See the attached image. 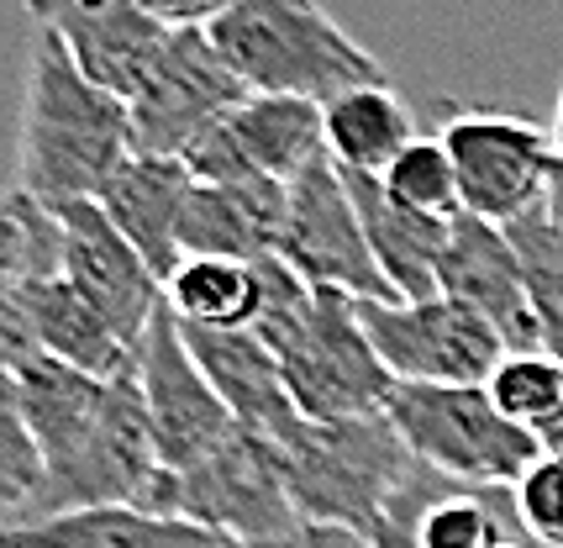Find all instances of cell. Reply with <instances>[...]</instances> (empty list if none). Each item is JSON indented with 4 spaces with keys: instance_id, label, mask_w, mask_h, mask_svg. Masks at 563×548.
<instances>
[{
    "instance_id": "1",
    "label": "cell",
    "mask_w": 563,
    "mask_h": 548,
    "mask_svg": "<svg viewBox=\"0 0 563 548\" xmlns=\"http://www.w3.org/2000/svg\"><path fill=\"white\" fill-rule=\"evenodd\" d=\"M132 158V117L79 75L58 32L32 22L22 85V132H16V190L64 211L96 200L106 179Z\"/></svg>"
},
{
    "instance_id": "2",
    "label": "cell",
    "mask_w": 563,
    "mask_h": 548,
    "mask_svg": "<svg viewBox=\"0 0 563 548\" xmlns=\"http://www.w3.org/2000/svg\"><path fill=\"white\" fill-rule=\"evenodd\" d=\"M206 32L247 96L332 106L353 90L390 85L385 64L311 0H227Z\"/></svg>"
},
{
    "instance_id": "3",
    "label": "cell",
    "mask_w": 563,
    "mask_h": 548,
    "mask_svg": "<svg viewBox=\"0 0 563 548\" xmlns=\"http://www.w3.org/2000/svg\"><path fill=\"white\" fill-rule=\"evenodd\" d=\"M290 496L306 523L353 527L364 538H379L400 496L421 480L427 464L400 443L390 417L364 423H327L306 427L290 449H279Z\"/></svg>"
},
{
    "instance_id": "4",
    "label": "cell",
    "mask_w": 563,
    "mask_h": 548,
    "mask_svg": "<svg viewBox=\"0 0 563 548\" xmlns=\"http://www.w3.org/2000/svg\"><path fill=\"white\" fill-rule=\"evenodd\" d=\"M385 417L417 464L468 491H516L542 459V438L516 427L485 385H400Z\"/></svg>"
},
{
    "instance_id": "5",
    "label": "cell",
    "mask_w": 563,
    "mask_h": 548,
    "mask_svg": "<svg viewBox=\"0 0 563 548\" xmlns=\"http://www.w3.org/2000/svg\"><path fill=\"white\" fill-rule=\"evenodd\" d=\"M269 353L285 370V385H290L300 417L317 427L385 417L395 391H400V380L385 370V359L368 343L358 300L338 296V291H317L311 322Z\"/></svg>"
},
{
    "instance_id": "6",
    "label": "cell",
    "mask_w": 563,
    "mask_h": 548,
    "mask_svg": "<svg viewBox=\"0 0 563 548\" xmlns=\"http://www.w3.org/2000/svg\"><path fill=\"white\" fill-rule=\"evenodd\" d=\"M179 517L238 548H295L306 533L279 449L243 427L211 459L179 474Z\"/></svg>"
},
{
    "instance_id": "7",
    "label": "cell",
    "mask_w": 563,
    "mask_h": 548,
    "mask_svg": "<svg viewBox=\"0 0 563 548\" xmlns=\"http://www.w3.org/2000/svg\"><path fill=\"white\" fill-rule=\"evenodd\" d=\"M438 138L459 169L468 217L511 227L548 200L559 153L538 122L506 111H448Z\"/></svg>"
},
{
    "instance_id": "8",
    "label": "cell",
    "mask_w": 563,
    "mask_h": 548,
    "mask_svg": "<svg viewBox=\"0 0 563 548\" xmlns=\"http://www.w3.org/2000/svg\"><path fill=\"white\" fill-rule=\"evenodd\" d=\"M274 259H285L311 291H338L358 306H395V291L368 249L358 200L332 158H317L290 185V217Z\"/></svg>"
},
{
    "instance_id": "9",
    "label": "cell",
    "mask_w": 563,
    "mask_h": 548,
    "mask_svg": "<svg viewBox=\"0 0 563 548\" xmlns=\"http://www.w3.org/2000/svg\"><path fill=\"white\" fill-rule=\"evenodd\" d=\"M364 332L400 385H490L506 364V338L464 300L432 296L411 306H358Z\"/></svg>"
},
{
    "instance_id": "10",
    "label": "cell",
    "mask_w": 563,
    "mask_h": 548,
    "mask_svg": "<svg viewBox=\"0 0 563 548\" xmlns=\"http://www.w3.org/2000/svg\"><path fill=\"white\" fill-rule=\"evenodd\" d=\"M247 96V85L232 75L206 26L174 32L143 96L126 106L132 117V153L143 158H185L196 138L221 127Z\"/></svg>"
},
{
    "instance_id": "11",
    "label": "cell",
    "mask_w": 563,
    "mask_h": 548,
    "mask_svg": "<svg viewBox=\"0 0 563 548\" xmlns=\"http://www.w3.org/2000/svg\"><path fill=\"white\" fill-rule=\"evenodd\" d=\"M137 385H143V406L147 423H153V438H158V453L174 474L196 470L200 459H211L238 432L227 401L206 380L200 359L190 353V338H185V327L169 306H158V317L147 327L143 353H137Z\"/></svg>"
},
{
    "instance_id": "12",
    "label": "cell",
    "mask_w": 563,
    "mask_h": 548,
    "mask_svg": "<svg viewBox=\"0 0 563 548\" xmlns=\"http://www.w3.org/2000/svg\"><path fill=\"white\" fill-rule=\"evenodd\" d=\"M26 17L53 26L58 43L79 64V75L111 100H122V106L143 96V85L153 79V69H158V58H164L174 37V26L158 17L153 0H106V6H90V0H26Z\"/></svg>"
},
{
    "instance_id": "13",
    "label": "cell",
    "mask_w": 563,
    "mask_h": 548,
    "mask_svg": "<svg viewBox=\"0 0 563 548\" xmlns=\"http://www.w3.org/2000/svg\"><path fill=\"white\" fill-rule=\"evenodd\" d=\"M26 353H48L69 370L90 374L100 385H117L137 374V353L122 343L111 322L100 317L90 300L74 291L69 280L48 285H16L0 291V359H26Z\"/></svg>"
},
{
    "instance_id": "14",
    "label": "cell",
    "mask_w": 563,
    "mask_h": 548,
    "mask_svg": "<svg viewBox=\"0 0 563 548\" xmlns=\"http://www.w3.org/2000/svg\"><path fill=\"white\" fill-rule=\"evenodd\" d=\"M64 232H69L64 280L111 322V332L122 343L143 349L147 327H153L158 306H164V280L147 270L143 253L111 227V217L100 211V200L64 206Z\"/></svg>"
},
{
    "instance_id": "15",
    "label": "cell",
    "mask_w": 563,
    "mask_h": 548,
    "mask_svg": "<svg viewBox=\"0 0 563 548\" xmlns=\"http://www.w3.org/2000/svg\"><path fill=\"white\" fill-rule=\"evenodd\" d=\"M442 296L464 300L506 338L511 353L542 349L538 306H532V274L511 249L506 227L479 222V217H453L448 249H442Z\"/></svg>"
},
{
    "instance_id": "16",
    "label": "cell",
    "mask_w": 563,
    "mask_h": 548,
    "mask_svg": "<svg viewBox=\"0 0 563 548\" xmlns=\"http://www.w3.org/2000/svg\"><path fill=\"white\" fill-rule=\"evenodd\" d=\"M185 338H190V353L200 359L206 380L217 385V396L227 401L232 423L243 432L264 438L269 449H290L295 438L311 427L300 417L290 385H285L279 359L269 353V343L258 332H196V327H185Z\"/></svg>"
},
{
    "instance_id": "17",
    "label": "cell",
    "mask_w": 563,
    "mask_h": 548,
    "mask_svg": "<svg viewBox=\"0 0 563 548\" xmlns=\"http://www.w3.org/2000/svg\"><path fill=\"white\" fill-rule=\"evenodd\" d=\"M190 190H196V175L185 169V158H143V153H132L122 169L106 179V190L96 196L100 211L111 217V227L143 253V264L164 285L185 264V253H179V222H185Z\"/></svg>"
},
{
    "instance_id": "18",
    "label": "cell",
    "mask_w": 563,
    "mask_h": 548,
    "mask_svg": "<svg viewBox=\"0 0 563 548\" xmlns=\"http://www.w3.org/2000/svg\"><path fill=\"white\" fill-rule=\"evenodd\" d=\"M347 190L358 200L368 249H374V264L385 274V285L395 291V306L442 296V249H448V227L453 222H432V217L406 211L400 200H390V190L379 179L368 175H347Z\"/></svg>"
},
{
    "instance_id": "19",
    "label": "cell",
    "mask_w": 563,
    "mask_h": 548,
    "mask_svg": "<svg viewBox=\"0 0 563 548\" xmlns=\"http://www.w3.org/2000/svg\"><path fill=\"white\" fill-rule=\"evenodd\" d=\"M327 111V158L343 175L379 179L400 153L417 143V111L395 96V85H368L321 106Z\"/></svg>"
},
{
    "instance_id": "20",
    "label": "cell",
    "mask_w": 563,
    "mask_h": 548,
    "mask_svg": "<svg viewBox=\"0 0 563 548\" xmlns=\"http://www.w3.org/2000/svg\"><path fill=\"white\" fill-rule=\"evenodd\" d=\"M227 127L253 158V169L279 185H295L317 158H327V111L317 100L253 96L227 117Z\"/></svg>"
},
{
    "instance_id": "21",
    "label": "cell",
    "mask_w": 563,
    "mask_h": 548,
    "mask_svg": "<svg viewBox=\"0 0 563 548\" xmlns=\"http://www.w3.org/2000/svg\"><path fill=\"white\" fill-rule=\"evenodd\" d=\"M164 306L196 332H253V322H258V264L185 259L164 285Z\"/></svg>"
},
{
    "instance_id": "22",
    "label": "cell",
    "mask_w": 563,
    "mask_h": 548,
    "mask_svg": "<svg viewBox=\"0 0 563 548\" xmlns=\"http://www.w3.org/2000/svg\"><path fill=\"white\" fill-rule=\"evenodd\" d=\"M64 264H69L64 211H53L37 196L11 185L5 211H0V291L64 280Z\"/></svg>"
},
{
    "instance_id": "23",
    "label": "cell",
    "mask_w": 563,
    "mask_h": 548,
    "mask_svg": "<svg viewBox=\"0 0 563 548\" xmlns=\"http://www.w3.org/2000/svg\"><path fill=\"white\" fill-rule=\"evenodd\" d=\"M379 185L390 190V200H400V206L417 211V217H432V222L464 217L459 169H453V158L442 149V138H417V143L379 175Z\"/></svg>"
},
{
    "instance_id": "24",
    "label": "cell",
    "mask_w": 563,
    "mask_h": 548,
    "mask_svg": "<svg viewBox=\"0 0 563 548\" xmlns=\"http://www.w3.org/2000/svg\"><path fill=\"white\" fill-rule=\"evenodd\" d=\"M490 401L527 432H542L563 412V364L553 353H506V364L490 374Z\"/></svg>"
},
{
    "instance_id": "25",
    "label": "cell",
    "mask_w": 563,
    "mask_h": 548,
    "mask_svg": "<svg viewBox=\"0 0 563 548\" xmlns=\"http://www.w3.org/2000/svg\"><path fill=\"white\" fill-rule=\"evenodd\" d=\"M521 533L506 527L500 512V491H448V496L421 517L417 527V548H506Z\"/></svg>"
},
{
    "instance_id": "26",
    "label": "cell",
    "mask_w": 563,
    "mask_h": 548,
    "mask_svg": "<svg viewBox=\"0 0 563 548\" xmlns=\"http://www.w3.org/2000/svg\"><path fill=\"white\" fill-rule=\"evenodd\" d=\"M43 480H48V459L37 449L32 427L22 423V412L5 406L0 412V506H5V527L22 523V512L37 501Z\"/></svg>"
},
{
    "instance_id": "27",
    "label": "cell",
    "mask_w": 563,
    "mask_h": 548,
    "mask_svg": "<svg viewBox=\"0 0 563 548\" xmlns=\"http://www.w3.org/2000/svg\"><path fill=\"white\" fill-rule=\"evenodd\" d=\"M516 523L538 548H563V453H542L511 491Z\"/></svg>"
},
{
    "instance_id": "28",
    "label": "cell",
    "mask_w": 563,
    "mask_h": 548,
    "mask_svg": "<svg viewBox=\"0 0 563 548\" xmlns=\"http://www.w3.org/2000/svg\"><path fill=\"white\" fill-rule=\"evenodd\" d=\"M295 548H374V538L353 533V527H332V523H306L300 544Z\"/></svg>"
},
{
    "instance_id": "29",
    "label": "cell",
    "mask_w": 563,
    "mask_h": 548,
    "mask_svg": "<svg viewBox=\"0 0 563 548\" xmlns=\"http://www.w3.org/2000/svg\"><path fill=\"white\" fill-rule=\"evenodd\" d=\"M548 217H553V227H559V238H563V164L553 169V185H548Z\"/></svg>"
},
{
    "instance_id": "30",
    "label": "cell",
    "mask_w": 563,
    "mask_h": 548,
    "mask_svg": "<svg viewBox=\"0 0 563 548\" xmlns=\"http://www.w3.org/2000/svg\"><path fill=\"white\" fill-rule=\"evenodd\" d=\"M538 438H542V453H563V412L548 427H542Z\"/></svg>"
},
{
    "instance_id": "31",
    "label": "cell",
    "mask_w": 563,
    "mask_h": 548,
    "mask_svg": "<svg viewBox=\"0 0 563 548\" xmlns=\"http://www.w3.org/2000/svg\"><path fill=\"white\" fill-rule=\"evenodd\" d=\"M548 138H553V153H559V164H563V90H559V106H553V127H548Z\"/></svg>"
},
{
    "instance_id": "32",
    "label": "cell",
    "mask_w": 563,
    "mask_h": 548,
    "mask_svg": "<svg viewBox=\"0 0 563 548\" xmlns=\"http://www.w3.org/2000/svg\"><path fill=\"white\" fill-rule=\"evenodd\" d=\"M506 548H527V544H521V538H516V544H506Z\"/></svg>"
}]
</instances>
